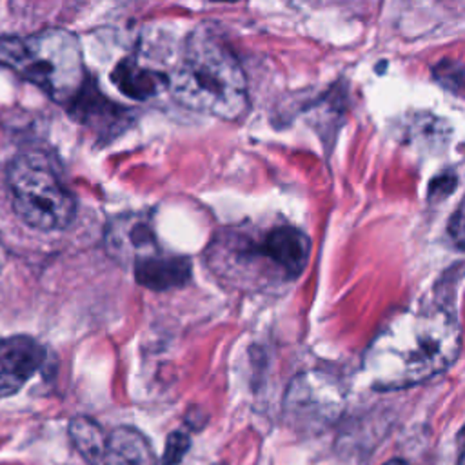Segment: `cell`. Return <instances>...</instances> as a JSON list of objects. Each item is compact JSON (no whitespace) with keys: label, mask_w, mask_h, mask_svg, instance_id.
Returning <instances> with one entry per match:
<instances>
[{"label":"cell","mask_w":465,"mask_h":465,"mask_svg":"<svg viewBox=\"0 0 465 465\" xmlns=\"http://www.w3.org/2000/svg\"><path fill=\"white\" fill-rule=\"evenodd\" d=\"M456 318L443 307L394 314L372 338L361 371L376 391L418 385L449 369L460 354Z\"/></svg>","instance_id":"obj_1"},{"label":"cell","mask_w":465,"mask_h":465,"mask_svg":"<svg viewBox=\"0 0 465 465\" xmlns=\"http://www.w3.org/2000/svg\"><path fill=\"white\" fill-rule=\"evenodd\" d=\"M167 87L180 105L223 120H236L249 107L247 80L238 58L205 25L187 36Z\"/></svg>","instance_id":"obj_2"},{"label":"cell","mask_w":465,"mask_h":465,"mask_svg":"<svg viewBox=\"0 0 465 465\" xmlns=\"http://www.w3.org/2000/svg\"><path fill=\"white\" fill-rule=\"evenodd\" d=\"M0 64L33 82L58 104L69 105L87 82L80 42L67 29L2 36Z\"/></svg>","instance_id":"obj_3"},{"label":"cell","mask_w":465,"mask_h":465,"mask_svg":"<svg viewBox=\"0 0 465 465\" xmlns=\"http://www.w3.org/2000/svg\"><path fill=\"white\" fill-rule=\"evenodd\" d=\"M13 209L18 218L38 231L65 229L76 211L73 194L42 153L15 156L7 167Z\"/></svg>","instance_id":"obj_4"},{"label":"cell","mask_w":465,"mask_h":465,"mask_svg":"<svg viewBox=\"0 0 465 465\" xmlns=\"http://www.w3.org/2000/svg\"><path fill=\"white\" fill-rule=\"evenodd\" d=\"M283 405L292 421L305 427H322L340 414L343 391L329 372L307 371L289 383Z\"/></svg>","instance_id":"obj_5"},{"label":"cell","mask_w":465,"mask_h":465,"mask_svg":"<svg viewBox=\"0 0 465 465\" xmlns=\"http://www.w3.org/2000/svg\"><path fill=\"white\" fill-rule=\"evenodd\" d=\"M247 252L267 258L285 278H296L307 265L311 242L292 225H278L267 231L260 242H247Z\"/></svg>","instance_id":"obj_6"},{"label":"cell","mask_w":465,"mask_h":465,"mask_svg":"<svg viewBox=\"0 0 465 465\" xmlns=\"http://www.w3.org/2000/svg\"><path fill=\"white\" fill-rule=\"evenodd\" d=\"M45 358L44 347L29 336H13L0 343V398L18 392Z\"/></svg>","instance_id":"obj_7"},{"label":"cell","mask_w":465,"mask_h":465,"mask_svg":"<svg viewBox=\"0 0 465 465\" xmlns=\"http://www.w3.org/2000/svg\"><path fill=\"white\" fill-rule=\"evenodd\" d=\"M134 278L142 287L151 291H169L187 283L191 276V260L183 256L147 254L133 263Z\"/></svg>","instance_id":"obj_8"},{"label":"cell","mask_w":465,"mask_h":465,"mask_svg":"<svg viewBox=\"0 0 465 465\" xmlns=\"http://www.w3.org/2000/svg\"><path fill=\"white\" fill-rule=\"evenodd\" d=\"M102 465H158L147 438L133 427H118L107 436Z\"/></svg>","instance_id":"obj_9"},{"label":"cell","mask_w":465,"mask_h":465,"mask_svg":"<svg viewBox=\"0 0 465 465\" xmlns=\"http://www.w3.org/2000/svg\"><path fill=\"white\" fill-rule=\"evenodd\" d=\"M111 80L118 85L122 93L134 100H145L154 96L163 85H167V80L162 78L160 73L153 69H145L134 60H122L113 74Z\"/></svg>","instance_id":"obj_10"},{"label":"cell","mask_w":465,"mask_h":465,"mask_svg":"<svg viewBox=\"0 0 465 465\" xmlns=\"http://www.w3.org/2000/svg\"><path fill=\"white\" fill-rule=\"evenodd\" d=\"M69 438L78 454L85 460V463L102 465L107 436L94 420L87 416L73 418L69 421Z\"/></svg>","instance_id":"obj_11"},{"label":"cell","mask_w":465,"mask_h":465,"mask_svg":"<svg viewBox=\"0 0 465 465\" xmlns=\"http://www.w3.org/2000/svg\"><path fill=\"white\" fill-rule=\"evenodd\" d=\"M191 447V438L183 430H174L167 436L163 454H162V465H178L185 452Z\"/></svg>","instance_id":"obj_12"},{"label":"cell","mask_w":465,"mask_h":465,"mask_svg":"<svg viewBox=\"0 0 465 465\" xmlns=\"http://www.w3.org/2000/svg\"><path fill=\"white\" fill-rule=\"evenodd\" d=\"M454 185H456V178H454L452 173H450V174H445V176H440V178H436V180L430 183V194L436 193V198H438V196H445V194H449V193L452 191Z\"/></svg>","instance_id":"obj_13"},{"label":"cell","mask_w":465,"mask_h":465,"mask_svg":"<svg viewBox=\"0 0 465 465\" xmlns=\"http://www.w3.org/2000/svg\"><path fill=\"white\" fill-rule=\"evenodd\" d=\"M449 234L456 240L458 247L461 249V245H463V218H461V205L456 209L454 216L450 218V223H449Z\"/></svg>","instance_id":"obj_14"},{"label":"cell","mask_w":465,"mask_h":465,"mask_svg":"<svg viewBox=\"0 0 465 465\" xmlns=\"http://www.w3.org/2000/svg\"><path fill=\"white\" fill-rule=\"evenodd\" d=\"M383 465H411V463H409V461H405V460H401V458H392V460L385 461Z\"/></svg>","instance_id":"obj_15"}]
</instances>
